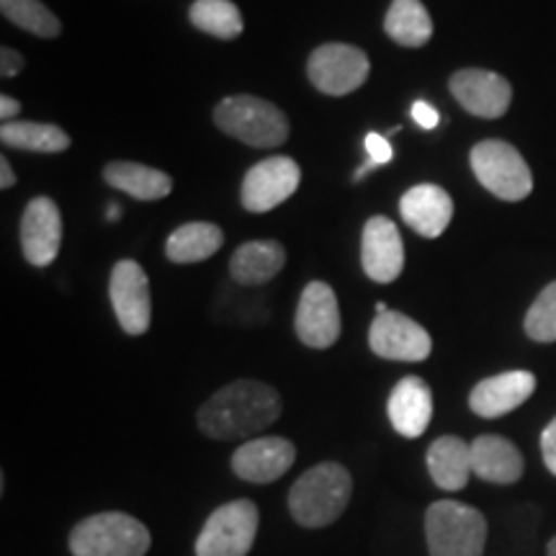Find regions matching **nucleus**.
Returning <instances> with one entry per match:
<instances>
[{
    "mask_svg": "<svg viewBox=\"0 0 556 556\" xmlns=\"http://www.w3.org/2000/svg\"><path fill=\"white\" fill-rule=\"evenodd\" d=\"M281 417V397L266 381L238 379L199 407V430L214 441L258 435Z\"/></svg>",
    "mask_w": 556,
    "mask_h": 556,
    "instance_id": "1",
    "label": "nucleus"
},
{
    "mask_svg": "<svg viewBox=\"0 0 556 556\" xmlns=\"http://www.w3.org/2000/svg\"><path fill=\"white\" fill-rule=\"evenodd\" d=\"M351 495V471L338 462H323L304 471L289 490V513L302 528H325L343 516Z\"/></svg>",
    "mask_w": 556,
    "mask_h": 556,
    "instance_id": "2",
    "label": "nucleus"
},
{
    "mask_svg": "<svg viewBox=\"0 0 556 556\" xmlns=\"http://www.w3.org/2000/svg\"><path fill=\"white\" fill-rule=\"evenodd\" d=\"M214 124L227 137L258 150H274L289 139L287 114L261 96H227L214 109Z\"/></svg>",
    "mask_w": 556,
    "mask_h": 556,
    "instance_id": "3",
    "label": "nucleus"
},
{
    "mask_svg": "<svg viewBox=\"0 0 556 556\" xmlns=\"http://www.w3.org/2000/svg\"><path fill=\"white\" fill-rule=\"evenodd\" d=\"M73 556H144L152 546L148 526L129 513H99L70 531Z\"/></svg>",
    "mask_w": 556,
    "mask_h": 556,
    "instance_id": "4",
    "label": "nucleus"
},
{
    "mask_svg": "<svg viewBox=\"0 0 556 556\" xmlns=\"http://www.w3.org/2000/svg\"><path fill=\"white\" fill-rule=\"evenodd\" d=\"M430 556H484L486 518L458 500H438L426 513Z\"/></svg>",
    "mask_w": 556,
    "mask_h": 556,
    "instance_id": "5",
    "label": "nucleus"
},
{
    "mask_svg": "<svg viewBox=\"0 0 556 556\" xmlns=\"http://www.w3.org/2000/svg\"><path fill=\"white\" fill-rule=\"evenodd\" d=\"M471 170L492 197L523 201L533 191V173L526 157L503 139H482L469 152Z\"/></svg>",
    "mask_w": 556,
    "mask_h": 556,
    "instance_id": "6",
    "label": "nucleus"
},
{
    "mask_svg": "<svg viewBox=\"0 0 556 556\" xmlns=\"http://www.w3.org/2000/svg\"><path fill=\"white\" fill-rule=\"evenodd\" d=\"M261 526L258 505L253 500H232L219 505L201 528L197 556H248Z\"/></svg>",
    "mask_w": 556,
    "mask_h": 556,
    "instance_id": "7",
    "label": "nucleus"
},
{
    "mask_svg": "<svg viewBox=\"0 0 556 556\" xmlns=\"http://www.w3.org/2000/svg\"><path fill=\"white\" fill-rule=\"evenodd\" d=\"M368 70H371V62L366 52L353 45H340V41L317 47L307 60V78L312 86L319 93L336 96V99L364 86Z\"/></svg>",
    "mask_w": 556,
    "mask_h": 556,
    "instance_id": "8",
    "label": "nucleus"
},
{
    "mask_svg": "<svg viewBox=\"0 0 556 556\" xmlns=\"http://www.w3.org/2000/svg\"><path fill=\"white\" fill-rule=\"evenodd\" d=\"M296 338L315 351H328L338 343L343 323H340V304L336 289L325 281H309L302 291L294 315Z\"/></svg>",
    "mask_w": 556,
    "mask_h": 556,
    "instance_id": "9",
    "label": "nucleus"
},
{
    "mask_svg": "<svg viewBox=\"0 0 556 556\" xmlns=\"http://www.w3.org/2000/svg\"><path fill=\"white\" fill-rule=\"evenodd\" d=\"M109 296L114 315L127 336H144L152 323L150 278L137 261L124 258L111 270Z\"/></svg>",
    "mask_w": 556,
    "mask_h": 556,
    "instance_id": "10",
    "label": "nucleus"
},
{
    "mask_svg": "<svg viewBox=\"0 0 556 556\" xmlns=\"http://www.w3.org/2000/svg\"><path fill=\"white\" fill-rule=\"evenodd\" d=\"M302 184V170L296 160L289 155L266 157L263 163L253 165L242 178L240 201L248 212L266 214L270 208L294 197V191Z\"/></svg>",
    "mask_w": 556,
    "mask_h": 556,
    "instance_id": "11",
    "label": "nucleus"
},
{
    "mask_svg": "<svg viewBox=\"0 0 556 556\" xmlns=\"http://www.w3.org/2000/svg\"><path fill=\"white\" fill-rule=\"evenodd\" d=\"M368 345L384 361H405V364H420L433 351V340L428 330L413 317L389 309L377 315L368 330Z\"/></svg>",
    "mask_w": 556,
    "mask_h": 556,
    "instance_id": "12",
    "label": "nucleus"
},
{
    "mask_svg": "<svg viewBox=\"0 0 556 556\" xmlns=\"http://www.w3.org/2000/svg\"><path fill=\"white\" fill-rule=\"evenodd\" d=\"M448 88L458 106L479 119H500L513 103V86L492 70H458L451 75Z\"/></svg>",
    "mask_w": 556,
    "mask_h": 556,
    "instance_id": "13",
    "label": "nucleus"
},
{
    "mask_svg": "<svg viewBox=\"0 0 556 556\" xmlns=\"http://www.w3.org/2000/svg\"><path fill=\"white\" fill-rule=\"evenodd\" d=\"M62 245V214L50 197L31 199L21 217V250L37 268L52 266Z\"/></svg>",
    "mask_w": 556,
    "mask_h": 556,
    "instance_id": "14",
    "label": "nucleus"
},
{
    "mask_svg": "<svg viewBox=\"0 0 556 556\" xmlns=\"http://www.w3.org/2000/svg\"><path fill=\"white\" fill-rule=\"evenodd\" d=\"M361 266L377 283L397 281L405 270V242L397 225L387 217H371L361 238Z\"/></svg>",
    "mask_w": 556,
    "mask_h": 556,
    "instance_id": "15",
    "label": "nucleus"
},
{
    "mask_svg": "<svg viewBox=\"0 0 556 556\" xmlns=\"http://www.w3.org/2000/svg\"><path fill=\"white\" fill-rule=\"evenodd\" d=\"M296 462V446L289 438L263 435L242 443L232 454V471L250 484H268L281 479Z\"/></svg>",
    "mask_w": 556,
    "mask_h": 556,
    "instance_id": "16",
    "label": "nucleus"
},
{
    "mask_svg": "<svg viewBox=\"0 0 556 556\" xmlns=\"http://www.w3.org/2000/svg\"><path fill=\"white\" fill-rule=\"evenodd\" d=\"M533 392H536V377L523 368H516V371H505L479 381L469 394V407L475 415L495 420V417H503L526 405Z\"/></svg>",
    "mask_w": 556,
    "mask_h": 556,
    "instance_id": "17",
    "label": "nucleus"
},
{
    "mask_svg": "<svg viewBox=\"0 0 556 556\" xmlns=\"http://www.w3.org/2000/svg\"><path fill=\"white\" fill-rule=\"evenodd\" d=\"M400 214L409 229H415L422 238L435 240L446 232L454 219V199L441 186L420 184L400 199Z\"/></svg>",
    "mask_w": 556,
    "mask_h": 556,
    "instance_id": "18",
    "label": "nucleus"
},
{
    "mask_svg": "<svg viewBox=\"0 0 556 556\" xmlns=\"http://www.w3.org/2000/svg\"><path fill=\"white\" fill-rule=\"evenodd\" d=\"M387 415L402 438H420L433 417V392L420 377H405L394 384L387 400Z\"/></svg>",
    "mask_w": 556,
    "mask_h": 556,
    "instance_id": "19",
    "label": "nucleus"
},
{
    "mask_svg": "<svg viewBox=\"0 0 556 556\" xmlns=\"http://www.w3.org/2000/svg\"><path fill=\"white\" fill-rule=\"evenodd\" d=\"M523 456L503 435H479L471 443V471L490 484H516L523 477Z\"/></svg>",
    "mask_w": 556,
    "mask_h": 556,
    "instance_id": "20",
    "label": "nucleus"
},
{
    "mask_svg": "<svg viewBox=\"0 0 556 556\" xmlns=\"http://www.w3.org/2000/svg\"><path fill=\"white\" fill-rule=\"evenodd\" d=\"M287 266V250L276 240H250L235 250L229 276L242 287H263Z\"/></svg>",
    "mask_w": 556,
    "mask_h": 556,
    "instance_id": "21",
    "label": "nucleus"
},
{
    "mask_svg": "<svg viewBox=\"0 0 556 556\" xmlns=\"http://www.w3.org/2000/svg\"><path fill=\"white\" fill-rule=\"evenodd\" d=\"M428 475L435 486L446 492L464 490L469 482L471 471V443L462 441L458 435H441L430 443L428 456Z\"/></svg>",
    "mask_w": 556,
    "mask_h": 556,
    "instance_id": "22",
    "label": "nucleus"
},
{
    "mask_svg": "<svg viewBox=\"0 0 556 556\" xmlns=\"http://www.w3.org/2000/svg\"><path fill=\"white\" fill-rule=\"evenodd\" d=\"M103 180L111 189L129 193L139 201H160L173 191V178L168 173L150 168V165L131 163V160H114L103 168Z\"/></svg>",
    "mask_w": 556,
    "mask_h": 556,
    "instance_id": "23",
    "label": "nucleus"
},
{
    "mask_svg": "<svg viewBox=\"0 0 556 556\" xmlns=\"http://www.w3.org/2000/svg\"><path fill=\"white\" fill-rule=\"evenodd\" d=\"M225 245V232L212 222H189L165 242V255L173 263H204Z\"/></svg>",
    "mask_w": 556,
    "mask_h": 556,
    "instance_id": "24",
    "label": "nucleus"
},
{
    "mask_svg": "<svg viewBox=\"0 0 556 556\" xmlns=\"http://www.w3.org/2000/svg\"><path fill=\"white\" fill-rule=\"evenodd\" d=\"M384 31L400 47H426L433 37V21L420 0H392L384 18Z\"/></svg>",
    "mask_w": 556,
    "mask_h": 556,
    "instance_id": "25",
    "label": "nucleus"
},
{
    "mask_svg": "<svg viewBox=\"0 0 556 556\" xmlns=\"http://www.w3.org/2000/svg\"><path fill=\"white\" fill-rule=\"evenodd\" d=\"M0 139L5 148H16L26 152H65L73 139L58 124H37V122H9L0 127Z\"/></svg>",
    "mask_w": 556,
    "mask_h": 556,
    "instance_id": "26",
    "label": "nucleus"
},
{
    "mask_svg": "<svg viewBox=\"0 0 556 556\" xmlns=\"http://www.w3.org/2000/svg\"><path fill=\"white\" fill-rule=\"evenodd\" d=\"M191 24L199 31L208 34V37L217 39H238L242 34V13L235 3L229 0H197L189 11Z\"/></svg>",
    "mask_w": 556,
    "mask_h": 556,
    "instance_id": "27",
    "label": "nucleus"
},
{
    "mask_svg": "<svg viewBox=\"0 0 556 556\" xmlns=\"http://www.w3.org/2000/svg\"><path fill=\"white\" fill-rule=\"evenodd\" d=\"M3 16L39 39H58L62 24L41 0H0Z\"/></svg>",
    "mask_w": 556,
    "mask_h": 556,
    "instance_id": "28",
    "label": "nucleus"
},
{
    "mask_svg": "<svg viewBox=\"0 0 556 556\" xmlns=\"http://www.w3.org/2000/svg\"><path fill=\"white\" fill-rule=\"evenodd\" d=\"M523 328L536 343H556V281L548 283L531 304Z\"/></svg>",
    "mask_w": 556,
    "mask_h": 556,
    "instance_id": "29",
    "label": "nucleus"
},
{
    "mask_svg": "<svg viewBox=\"0 0 556 556\" xmlns=\"http://www.w3.org/2000/svg\"><path fill=\"white\" fill-rule=\"evenodd\" d=\"M364 144H366L368 160H374V163H377V165L392 163L394 150H392V144H389L387 135H379V131H368L366 139H364Z\"/></svg>",
    "mask_w": 556,
    "mask_h": 556,
    "instance_id": "30",
    "label": "nucleus"
},
{
    "mask_svg": "<svg viewBox=\"0 0 556 556\" xmlns=\"http://www.w3.org/2000/svg\"><path fill=\"white\" fill-rule=\"evenodd\" d=\"M541 456H544L546 469L556 477V417L541 433Z\"/></svg>",
    "mask_w": 556,
    "mask_h": 556,
    "instance_id": "31",
    "label": "nucleus"
},
{
    "mask_svg": "<svg viewBox=\"0 0 556 556\" xmlns=\"http://www.w3.org/2000/svg\"><path fill=\"white\" fill-rule=\"evenodd\" d=\"M24 67H26L24 54L11 50V47H3V50H0V75H3V78H16Z\"/></svg>",
    "mask_w": 556,
    "mask_h": 556,
    "instance_id": "32",
    "label": "nucleus"
},
{
    "mask_svg": "<svg viewBox=\"0 0 556 556\" xmlns=\"http://www.w3.org/2000/svg\"><path fill=\"white\" fill-rule=\"evenodd\" d=\"M413 119H415L417 127L435 129L438 124H441V114H438V111L430 106L428 101H415L413 103Z\"/></svg>",
    "mask_w": 556,
    "mask_h": 556,
    "instance_id": "33",
    "label": "nucleus"
},
{
    "mask_svg": "<svg viewBox=\"0 0 556 556\" xmlns=\"http://www.w3.org/2000/svg\"><path fill=\"white\" fill-rule=\"evenodd\" d=\"M21 114V103L13 99V96H0V119H3V124L9 122H16V116Z\"/></svg>",
    "mask_w": 556,
    "mask_h": 556,
    "instance_id": "34",
    "label": "nucleus"
},
{
    "mask_svg": "<svg viewBox=\"0 0 556 556\" xmlns=\"http://www.w3.org/2000/svg\"><path fill=\"white\" fill-rule=\"evenodd\" d=\"M13 186H16V173L11 168V160L3 157L0 160V189L9 191Z\"/></svg>",
    "mask_w": 556,
    "mask_h": 556,
    "instance_id": "35",
    "label": "nucleus"
},
{
    "mask_svg": "<svg viewBox=\"0 0 556 556\" xmlns=\"http://www.w3.org/2000/svg\"><path fill=\"white\" fill-rule=\"evenodd\" d=\"M374 168H379V165H377V163H374V160H368V157H366V163H364V165H361V168L356 170V176H353V180H364V178L368 176V173H371Z\"/></svg>",
    "mask_w": 556,
    "mask_h": 556,
    "instance_id": "36",
    "label": "nucleus"
},
{
    "mask_svg": "<svg viewBox=\"0 0 556 556\" xmlns=\"http://www.w3.org/2000/svg\"><path fill=\"white\" fill-rule=\"evenodd\" d=\"M119 217H122V208L116 206V204H111V206L106 208V219H109V222H116Z\"/></svg>",
    "mask_w": 556,
    "mask_h": 556,
    "instance_id": "37",
    "label": "nucleus"
},
{
    "mask_svg": "<svg viewBox=\"0 0 556 556\" xmlns=\"http://www.w3.org/2000/svg\"><path fill=\"white\" fill-rule=\"evenodd\" d=\"M546 556H556V536L548 541V546H546Z\"/></svg>",
    "mask_w": 556,
    "mask_h": 556,
    "instance_id": "38",
    "label": "nucleus"
},
{
    "mask_svg": "<svg viewBox=\"0 0 556 556\" xmlns=\"http://www.w3.org/2000/svg\"><path fill=\"white\" fill-rule=\"evenodd\" d=\"M384 312H389V307H387L384 302H379V304H377V315H384Z\"/></svg>",
    "mask_w": 556,
    "mask_h": 556,
    "instance_id": "39",
    "label": "nucleus"
}]
</instances>
